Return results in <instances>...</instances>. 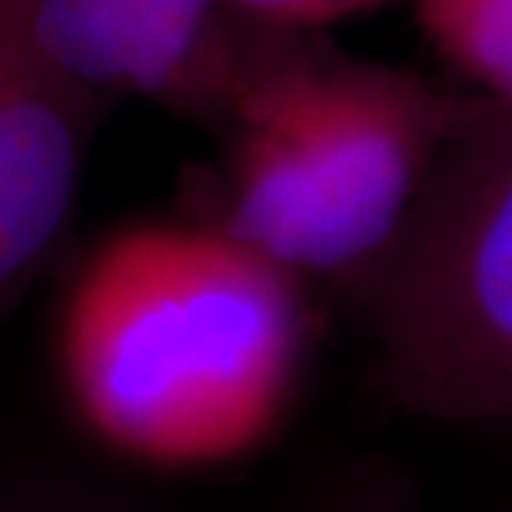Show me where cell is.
<instances>
[{"mask_svg": "<svg viewBox=\"0 0 512 512\" xmlns=\"http://www.w3.org/2000/svg\"><path fill=\"white\" fill-rule=\"evenodd\" d=\"M60 373L80 419L153 469L263 449L300 396V280L213 223H133L80 266L60 313Z\"/></svg>", "mask_w": 512, "mask_h": 512, "instance_id": "1", "label": "cell"}, {"mask_svg": "<svg viewBox=\"0 0 512 512\" xmlns=\"http://www.w3.org/2000/svg\"><path fill=\"white\" fill-rule=\"evenodd\" d=\"M479 117L389 67L256 54L227 110L217 223L296 280H373Z\"/></svg>", "mask_w": 512, "mask_h": 512, "instance_id": "2", "label": "cell"}, {"mask_svg": "<svg viewBox=\"0 0 512 512\" xmlns=\"http://www.w3.org/2000/svg\"><path fill=\"white\" fill-rule=\"evenodd\" d=\"M373 380L393 406L453 426H512V117L443 153L370 280Z\"/></svg>", "mask_w": 512, "mask_h": 512, "instance_id": "3", "label": "cell"}, {"mask_svg": "<svg viewBox=\"0 0 512 512\" xmlns=\"http://www.w3.org/2000/svg\"><path fill=\"white\" fill-rule=\"evenodd\" d=\"M60 70L94 97L137 94L187 114H220L253 50L220 0H34Z\"/></svg>", "mask_w": 512, "mask_h": 512, "instance_id": "4", "label": "cell"}, {"mask_svg": "<svg viewBox=\"0 0 512 512\" xmlns=\"http://www.w3.org/2000/svg\"><path fill=\"white\" fill-rule=\"evenodd\" d=\"M94 104L50 57L34 0H0V293L67 227Z\"/></svg>", "mask_w": 512, "mask_h": 512, "instance_id": "5", "label": "cell"}, {"mask_svg": "<svg viewBox=\"0 0 512 512\" xmlns=\"http://www.w3.org/2000/svg\"><path fill=\"white\" fill-rule=\"evenodd\" d=\"M429 44L486 94L489 114L512 117V0H416Z\"/></svg>", "mask_w": 512, "mask_h": 512, "instance_id": "6", "label": "cell"}, {"mask_svg": "<svg viewBox=\"0 0 512 512\" xmlns=\"http://www.w3.org/2000/svg\"><path fill=\"white\" fill-rule=\"evenodd\" d=\"M316 512H423L403 476L383 466H353L326 489Z\"/></svg>", "mask_w": 512, "mask_h": 512, "instance_id": "7", "label": "cell"}, {"mask_svg": "<svg viewBox=\"0 0 512 512\" xmlns=\"http://www.w3.org/2000/svg\"><path fill=\"white\" fill-rule=\"evenodd\" d=\"M383 4H386V0H383Z\"/></svg>", "mask_w": 512, "mask_h": 512, "instance_id": "8", "label": "cell"}]
</instances>
